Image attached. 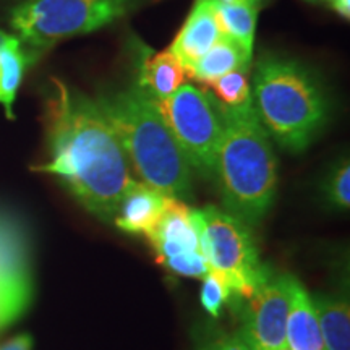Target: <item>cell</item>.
Returning <instances> with one entry per match:
<instances>
[{
  "label": "cell",
  "instance_id": "obj_11",
  "mask_svg": "<svg viewBox=\"0 0 350 350\" xmlns=\"http://www.w3.org/2000/svg\"><path fill=\"white\" fill-rule=\"evenodd\" d=\"M221 38L216 0H195L190 15L175 34L169 51L188 72Z\"/></svg>",
  "mask_w": 350,
  "mask_h": 350
},
{
  "label": "cell",
  "instance_id": "obj_2",
  "mask_svg": "<svg viewBox=\"0 0 350 350\" xmlns=\"http://www.w3.org/2000/svg\"><path fill=\"white\" fill-rule=\"evenodd\" d=\"M94 100L112 126L139 182L170 198H191V167L154 99L135 81L124 90L100 94Z\"/></svg>",
  "mask_w": 350,
  "mask_h": 350
},
{
  "label": "cell",
  "instance_id": "obj_9",
  "mask_svg": "<svg viewBox=\"0 0 350 350\" xmlns=\"http://www.w3.org/2000/svg\"><path fill=\"white\" fill-rule=\"evenodd\" d=\"M292 278L271 269L256 291L242 300L237 334L252 350H274L286 345Z\"/></svg>",
  "mask_w": 350,
  "mask_h": 350
},
{
  "label": "cell",
  "instance_id": "obj_3",
  "mask_svg": "<svg viewBox=\"0 0 350 350\" xmlns=\"http://www.w3.org/2000/svg\"><path fill=\"white\" fill-rule=\"evenodd\" d=\"M217 111L222 131L214 178L222 206L245 224L255 227L265 219L275 198L278 161L274 150L255 111L234 112L221 107Z\"/></svg>",
  "mask_w": 350,
  "mask_h": 350
},
{
  "label": "cell",
  "instance_id": "obj_4",
  "mask_svg": "<svg viewBox=\"0 0 350 350\" xmlns=\"http://www.w3.org/2000/svg\"><path fill=\"white\" fill-rule=\"evenodd\" d=\"M252 106L266 135L284 150L308 148L327 119V98L317 75L294 59L261 55L253 67Z\"/></svg>",
  "mask_w": 350,
  "mask_h": 350
},
{
  "label": "cell",
  "instance_id": "obj_29",
  "mask_svg": "<svg viewBox=\"0 0 350 350\" xmlns=\"http://www.w3.org/2000/svg\"><path fill=\"white\" fill-rule=\"evenodd\" d=\"M312 2H321V0H312Z\"/></svg>",
  "mask_w": 350,
  "mask_h": 350
},
{
  "label": "cell",
  "instance_id": "obj_10",
  "mask_svg": "<svg viewBox=\"0 0 350 350\" xmlns=\"http://www.w3.org/2000/svg\"><path fill=\"white\" fill-rule=\"evenodd\" d=\"M0 281L34 287L31 234L20 214L5 206H0Z\"/></svg>",
  "mask_w": 350,
  "mask_h": 350
},
{
  "label": "cell",
  "instance_id": "obj_13",
  "mask_svg": "<svg viewBox=\"0 0 350 350\" xmlns=\"http://www.w3.org/2000/svg\"><path fill=\"white\" fill-rule=\"evenodd\" d=\"M286 345L292 350H325L312 295L297 278H292L291 286Z\"/></svg>",
  "mask_w": 350,
  "mask_h": 350
},
{
  "label": "cell",
  "instance_id": "obj_1",
  "mask_svg": "<svg viewBox=\"0 0 350 350\" xmlns=\"http://www.w3.org/2000/svg\"><path fill=\"white\" fill-rule=\"evenodd\" d=\"M47 161L31 167L54 175L88 213L111 222L135 180L112 126L94 99L52 78L46 99Z\"/></svg>",
  "mask_w": 350,
  "mask_h": 350
},
{
  "label": "cell",
  "instance_id": "obj_12",
  "mask_svg": "<svg viewBox=\"0 0 350 350\" xmlns=\"http://www.w3.org/2000/svg\"><path fill=\"white\" fill-rule=\"evenodd\" d=\"M165 200L167 196L152 187L133 180L122 196L112 222L122 232L146 237L163 216Z\"/></svg>",
  "mask_w": 350,
  "mask_h": 350
},
{
  "label": "cell",
  "instance_id": "obj_27",
  "mask_svg": "<svg viewBox=\"0 0 350 350\" xmlns=\"http://www.w3.org/2000/svg\"><path fill=\"white\" fill-rule=\"evenodd\" d=\"M12 38H13V34H8V33L3 31V29H0V47H2L5 42L10 41Z\"/></svg>",
  "mask_w": 350,
  "mask_h": 350
},
{
  "label": "cell",
  "instance_id": "obj_7",
  "mask_svg": "<svg viewBox=\"0 0 350 350\" xmlns=\"http://www.w3.org/2000/svg\"><path fill=\"white\" fill-rule=\"evenodd\" d=\"M156 106L191 170L204 178H214L222 122L209 91L183 83L174 94L156 103Z\"/></svg>",
  "mask_w": 350,
  "mask_h": 350
},
{
  "label": "cell",
  "instance_id": "obj_14",
  "mask_svg": "<svg viewBox=\"0 0 350 350\" xmlns=\"http://www.w3.org/2000/svg\"><path fill=\"white\" fill-rule=\"evenodd\" d=\"M185 68L169 49L161 52L143 49L137 83L156 103L174 94L185 83Z\"/></svg>",
  "mask_w": 350,
  "mask_h": 350
},
{
  "label": "cell",
  "instance_id": "obj_26",
  "mask_svg": "<svg viewBox=\"0 0 350 350\" xmlns=\"http://www.w3.org/2000/svg\"><path fill=\"white\" fill-rule=\"evenodd\" d=\"M219 3H252V5H260L262 0H216Z\"/></svg>",
  "mask_w": 350,
  "mask_h": 350
},
{
  "label": "cell",
  "instance_id": "obj_17",
  "mask_svg": "<svg viewBox=\"0 0 350 350\" xmlns=\"http://www.w3.org/2000/svg\"><path fill=\"white\" fill-rule=\"evenodd\" d=\"M36 60L16 36L0 47V104L8 119H13V103L23 80L25 70Z\"/></svg>",
  "mask_w": 350,
  "mask_h": 350
},
{
  "label": "cell",
  "instance_id": "obj_22",
  "mask_svg": "<svg viewBox=\"0 0 350 350\" xmlns=\"http://www.w3.org/2000/svg\"><path fill=\"white\" fill-rule=\"evenodd\" d=\"M232 291L219 275L209 273L203 278V287H201L200 301L209 317L217 318L221 314L226 304L232 299Z\"/></svg>",
  "mask_w": 350,
  "mask_h": 350
},
{
  "label": "cell",
  "instance_id": "obj_15",
  "mask_svg": "<svg viewBox=\"0 0 350 350\" xmlns=\"http://www.w3.org/2000/svg\"><path fill=\"white\" fill-rule=\"evenodd\" d=\"M325 350H350V301L345 291L312 297Z\"/></svg>",
  "mask_w": 350,
  "mask_h": 350
},
{
  "label": "cell",
  "instance_id": "obj_25",
  "mask_svg": "<svg viewBox=\"0 0 350 350\" xmlns=\"http://www.w3.org/2000/svg\"><path fill=\"white\" fill-rule=\"evenodd\" d=\"M329 3L344 20L350 18V0H329Z\"/></svg>",
  "mask_w": 350,
  "mask_h": 350
},
{
  "label": "cell",
  "instance_id": "obj_20",
  "mask_svg": "<svg viewBox=\"0 0 350 350\" xmlns=\"http://www.w3.org/2000/svg\"><path fill=\"white\" fill-rule=\"evenodd\" d=\"M34 297V287L0 281V329L23 317Z\"/></svg>",
  "mask_w": 350,
  "mask_h": 350
},
{
  "label": "cell",
  "instance_id": "obj_16",
  "mask_svg": "<svg viewBox=\"0 0 350 350\" xmlns=\"http://www.w3.org/2000/svg\"><path fill=\"white\" fill-rule=\"evenodd\" d=\"M252 57H248L234 41L222 36L214 46L187 72V77L206 88L217 78L235 72H250Z\"/></svg>",
  "mask_w": 350,
  "mask_h": 350
},
{
  "label": "cell",
  "instance_id": "obj_23",
  "mask_svg": "<svg viewBox=\"0 0 350 350\" xmlns=\"http://www.w3.org/2000/svg\"><path fill=\"white\" fill-rule=\"evenodd\" d=\"M195 342V350H252L237 332H227L214 327L201 331Z\"/></svg>",
  "mask_w": 350,
  "mask_h": 350
},
{
  "label": "cell",
  "instance_id": "obj_5",
  "mask_svg": "<svg viewBox=\"0 0 350 350\" xmlns=\"http://www.w3.org/2000/svg\"><path fill=\"white\" fill-rule=\"evenodd\" d=\"M146 0H21L10 13L16 38L31 54L39 55L65 39L98 31Z\"/></svg>",
  "mask_w": 350,
  "mask_h": 350
},
{
  "label": "cell",
  "instance_id": "obj_24",
  "mask_svg": "<svg viewBox=\"0 0 350 350\" xmlns=\"http://www.w3.org/2000/svg\"><path fill=\"white\" fill-rule=\"evenodd\" d=\"M33 336L28 334V332H21V334H16L15 338H12L5 344L0 345V350H33Z\"/></svg>",
  "mask_w": 350,
  "mask_h": 350
},
{
  "label": "cell",
  "instance_id": "obj_6",
  "mask_svg": "<svg viewBox=\"0 0 350 350\" xmlns=\"http://www.w3.org/2000/svg\"><path fill=\"white\" fill-rule=\"evenodd\" d=\"M193 222L209 271L230 287L232 295L247 300L271 271L261 261L253 227L213 204L193 209Z\"/></svg>",
  "mask_w": 350,
  "mask_h": 350
},
{
  "label": "cell",
  "instance_id": "obj_19",
  "mask_svg": "<svg viewBox=\"0 0 350 350\" xmlns=\"http://www.w3.org/2000/svg\"><path fill=\"white\" fill-rule=\"evenodd\" d=\"M209 94L216 100L217 107L226 111L245 112L253 111L252 85L247 70H235L217 78L206 86Z\"/></svg>",
  "mask_w": 350,
  "mask_h": 350
},
{
  "label": "cell",
  "instance_id": "obj_8",
  "mask_svg": "<svg viewBox=\"0 0 350 350\" xmlns=\"http://www.w3.org/2000/svg\"><path fill=\"white\" fill-rule=\"evenodd\" d=\"M146 240L157 262L170 273L193 279H203L211 273L201 250L193 209L183 200L167 196L163 216Z\"/></svg>",
  "mask_w": 350,
  "mask_h": 350
},
{
  "label": "cell",
  "instance_id": "obj_28",
  "mask_svg": "<svg viewBox=\"0 0 350 350\" xmlns=\"http://www.w3.org/2000/svg\"><path fill=\"white\" fill-rule=\"evenodd\" d=\"M274 350H292V349L287 347V345H282V347H278V349H274Z\"/></svg>",
  "mask_w": 350,
  "mask_h": 350
},
{
  "label": "cell",
  "instance_id": "obj_18",
  "mask_svg": "<svg viewBox=\"0 0 350 350\" xmlns=\"http://www.w3.org/2000/svg\"><path fill=\"white\" fill-rule=\"evenodd\" d=\"M216 15L222 36L234 41L248 57H253L258 7L252 3H219Z\"/></svg>",
  "mask_w": 350,
  "mask_h": 350
},
{
  "label": "cell",
  "instance_id": "obj_21",
  "mask_svg": "<svg viewBox=\"0 0 350 350\" xmlns=\"http://www.w3.org/2000/svg\"><path fill=\"white\" fill-rule=\"evenodd\" d=\"M323 195L331 208L347 211L350 206V163L349 157L340 159L332 165V169L323 183Z\"/></svg>",
  "mask_w": 350,
  "mask_h": 350
}]
</instances>
